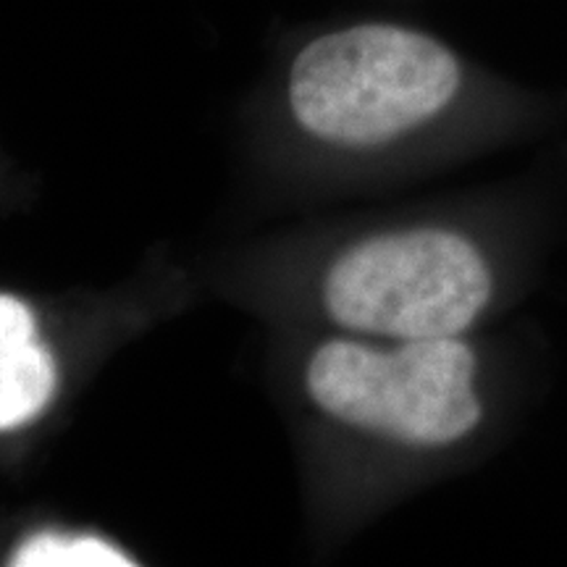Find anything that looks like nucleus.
<instances>
[{"label": "nucleus", "instance_id": "1", "mask_svg": "<svg viewBox=\"0 0 567 567\" xmlns=\"http://www.w3.org/2000/svg\"><path fill=\"white\" fill-rule=\"evenodd\" d=\"M460 84V61L439 40L396 24H358L302 48L289 71V105L313 137L365 151L434 122Z\"/></svg>", "mask_w": 567, "mask_h": 567}, {"label": "nucleus", "instance_id": "2", "mask_svg": "<svg viewBox=\"0 0 567 567\" xmlns=\"http://www.w3.org/2000/svg\"><path fill=\"white\" fill-rule=\"evenodd\" d=\"M486 252L442 226L384 231L352 245L323 281L326 313L358 334L413 342L463 337L492 308Z\"/></svg>", "mask_w": 567, "mask_h": 567}, {"label": "nucleus", "instance_id": "3", "mask_svg": "<svg viewBox=\"0 0 567 567\" xmlns=\"http://www.w3.org/2000/svg\"><path fill=\"white\" fill-rule=\"evenodd\" d=\"M478 358L460 337L373 347L331 339L308 363V392L326 415L408 446L463 442L484 421Z\"/></svg>", "mask_w": 567, "mask_h": 567}, {"label": "nucleus", "instance_id": "4", "mask_svg": "<svg viewBox=\"0 0 567 567\" xmlns=\"http://www.w3.org/2000/svg\"><path fill=\"white\" fill-rule=\"evenodd\" d=\"M55 360L38 339H0V431L38 417L53 400Z\"/></svg>", "mask_w": 567, "mask_h": 567}, {"label": "nucleus", "instance_id": "5", "mask_svg": "<svg viewBox=\"0 0 567 567\" xmlns=\"http://www.w3.org/2000/svg\"><path fill=\"white\" fill-rule=\"evenodd\" d=\"M13 567H132L134 559L97 536L38 534L11 557Z\"/></svg>", "mask_w": 567, "mask_h": 567}, {"label": "nucleus", "instance_id": "6", "mask_svg": "<svg viewBox=\"0 0 567 567\" xmlns=\"http://www.w3.org/2000/svg\"><path fill=\"white\" fill-rule=\"evenodd\" d=\"M0 339H38L30 308L6 295H0Z\"/></svg>", "mask_w": 567, "mask_h": 567}]
</instances>
